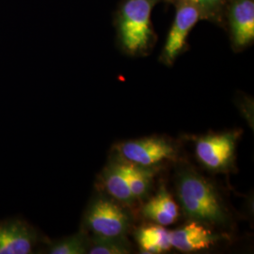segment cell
Masks as SVG:
<instances>
[{
	"instance_id": "cell-12",
	"label": "cell",
	"mask_w": 254,
	"mask_h": 254,
	"mask_svg": "<svg viewBox=\"0 0 254 254\" xmlns=\"http://www.w3.org/2000/svg\"><path fill=\"white\" fill-rule=\"evenodd\" d=\"M136 239L145 254H162L173 248L171 232L158 224L139 228L136 232Z\"/></svg>"
},
{
	"instance_id": "cell-4",
	"label": "cell",
	"mask_w": 254,
	"mask_h": 254,
	"mask_svg": "<svg viewBox=\"0 0 254 254\" xmlns=\"http://www.w3.org/2000/svg\"><path fill=\"white\" fill-rule=\"evenodd\" d=\"M119 160L142 167H154L167 159H173L176 149L162 137L152 136L128 140L116 146Z\"/></svg>"
},
{
	"instance_id": "cell-5",
	"label": "cell",
	"mask_w": 254,
	"mask_h": 254,
	"mask_svg": "<svg viewBox=\"0 0 254 254\" xmlns=\"http://www.w3.org/2000/svg\"><path fill=\"white\" fill-rule=\"evenodd\" d=\"M238 132H227L199 138L195 144L198 160L210 171L227 170L235 157Z\"/></svg>"
},
{
	"instance_id": "cell-1",
	"label": "cell",
	"mask_w": 254,
	"mask_h": 254,
	"mask_svg": "<svg viewBox=\"0 0 254 254\" xmlns=\"http://www.w3.org/2000/svg\"><path fill=\"white\" fill-rule=\"evenodd\" d=\"M163 0H122L114 16L119 46L130 56L146 55L156 42L152 22L154 7Z\"/></svg>"
},
{
	"instance_id": "cell-15",
	"label": "cell",
	"mask_w": 254,
	"mask_h": 254,
	"mask_svg": "<svg viewBox=\"0 0 254 254\" xmlns=\"http://www.w3.org/2000/svg\"><path fill=\"white\" fill-rule=\"evenodd\" d=\"M132 248L126 236H93L90 239V254H127Z\"/></svg>"
},
{
	"instance_id": "cell-13",
	"label": "cell",
	"mask_w": 254,
	"mask_h": 254,
	"mask_svg": "<svg viewBox=\"0 0 254 254\" xmlns=\"http://www.w3.org/2000/svg\"><path fill=\"white\" fill-rule=\"evenodd\" d=\"M122 161V160H121ZM127 183L135 200H141L149 193L154 175L153 167H142L122 161Z\"/></svg>"
},
{
	"instance_id": "cell-9",
	"label": "cell",
	"mask_w": 254,
	"mask_h": 254,
	"mask_svg": "<svg viewBox=\"0 0 254 254\" xmlns=\"http://www.w3.org/2000/svg\"><path fill=\"white\" fill-rule=\"evenodd\" d=\"M219 239L205 224L191 221L187 225L171 232L172 247L183 253H192L209 249Z\"/></svg>"
},
{
	"instance_id": "cell-3",
	"label": "cell",
	"mask_w": 254,
	"mask_h": 254,
	"mask_svg": "<svg viewBox=\"0 0 254 254\" xmlns=\"http://www.w3.org/2000/svg\"><path fill=\"white\" fill-rule=\"evenodd\" d=\"M131 221L126 209L104 197L92 201L85 217L86 227L97 236H126Z\"/></svg>"
},
{
	"instance_id": "cell-16",
	"label": "cell",
	"mask_w": 254,
	"mask_h": 254,
	"mask_svg": "<svg viewBox=\"0 0 254 254\" xmlns=\"http://www.w3.org/2000/svg\"><path fill=\"white\" fill-rule=\"evenodd\" d=\"M89 248H90V238L86 236L85 233L80 232L50 244L48 248V254H88Z\"/></svg>"
},
{
	"instance_id": "cell-2",
	"label": "cell",
	"mask_w": 254,
	"mask_h": 254,
	"mask_svg": "<svg viewBox=\"0 0 254 254\" xmlns=\"http://www.w3.org/2000/svg\"><path fill=\"white\" fill-rule=\"evenodd\" d=\"M177 194L185 215L205 225H222L226 210L213 186L191 169H183L177 177Z\"/></svg>"
},
{
	"instance_id": "cell-14",
	"label": "cell",
	"mask_w": 254,
	"mask_h": 254,
	"mask_svg": "<svg viewBox=\"0 0 254 254\" xmlns=\"http://www.w3.org/2000/svg\"><path fill=\"white\" fill-rule=\"evenodd\" d=\"M163 2L173 6L178 4H190L200 10L202 20L224 27V11L228 0H163Z\"/></svg>"
},
{
	"instance_id": "cell-10",
	"label": "cell",
	"mask_w": 254,
	"mask_h": 254,
	"mask_svg": "<svg viewBox=\"0 0 254 254\" xmlns=\"http://www.w3.org/2000/svg\"><path fill=\"white\" fill-rule=\"evenodd\" d=\"M141 213L146 218L161 226L173 224L179 216L176 202L164 187H161L156 195L146 202Z\"/></svg>"
},
{
	"instance_id": "cell-11",
	"label": "cell",
	"mask_w": 254,
	"mask_h": 254,
	"mask_svg": "<svg viewBox=\"0 0 254 254\" xmlns=\"http://www.w3.org/2000/svg\"><path fill=\"white\" fill-rule=\"evenodd\" d=\"M102 183L109 195L121 203L132 204L135 199L127 183V174L121 160L109 164L102 174Z\"/></svg>"
},
{
	"instance_id": "cell-6",
	"label": "cell",
	"mask_w": 254,
	"mask_h": 254,
	"mask_svg": "<svg viewBox=\"0 0 254 254\" xmlns=\"http://www.w3.org/2000/svg\"><path fill=\"white\" fill-rule=\"evenodd\" d=\"M175 16L164 45L160 61L167 66L173 65L187 47V40L192 28L202 20L200 10L190 4L175 5Z\"/></svg>"
},
{
	"instance_id": "cell-7",
	"label": "cell",
	"mask_w": 254,
	"mask_h": 254,
	"mask_svg": "<svg viewBox=\"0 0 254 254\" xmlns=\"http://www.w3.org/2000/svg\"><path fill=\"white\" fill-rule=\"evenodd\" d=\"M224 27L235 51H241L254 41V0H228Z\"/></svg>"
},
{
	"instance_id": "cell-8",
	"label": "cell",
	"mask_w": 254,
	"mask_h": 254,
	"mask_svg": "<svg viewBox=\"0 0 254 254\" xmlns=\"http://www.w3.org/2000/svg\"><path fill=\"white\" fill-rule=\"evenodd\" d=\"M38 240L36 229L26 220H0V254H32Z\"/></svg>"
}]
</instances>
